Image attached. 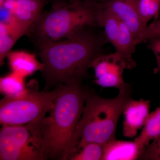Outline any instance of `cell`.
Here are the masks:
<instances>
[{"instance_id":"cell-3","label":"cell","mask_w":160,"mask_h":160,"mask_svg":"<svg viewBox=\"0 0 160 160\" xmlns=\"http://www.w3.org/2000/svg\"><path fill=\"white\" fill-rule=\"evenodd\" d=\"M103 9L102 3L90 0L55 2L43 12L27 35L33 42H56L87 27L102 28Z\"/></svg>"},{"instance_id":"cell-7","label":"cell","mask_w":160,"mask_h":160,"mask_svg":"<svg viewBox=\"0 0 160 160\" xmlns=\"http://www.w3.org/2000/svg\"><path fill=\"white\" fill-rule=\"evenodd\" d=\"M95 83L103 88H115L119 91L128 88L130 85L126 83L123 73L127 69L126 63L116 52L106 54L101 53L92 62Z\"/></svg>"},{"instance_id":"cell-2","label":"cell","mask_w":160,"mask_h":160,"mask_svg":"<svg viewBox=\"0 0 160 160\" xmlns=\"http://www.w3.org/2000/svg\"><path fill=\"white\" fill-rule=\"evenodd\" d=\"M54 89V108L40 122L31 123L32 133L45 160H67L76 152L74 136L84 111L87 89L82 83Z\"/></svg>"},{"instance_id":"cell-6","label":"cell","mask_w":160,"mask_h":160,"mask_svg":"<svg viewBox=\"0 0 160 160\" xmlns=\"http://www.w3.org/2000/svg\"><path fill=\"white\" fill-rule=\"evenodd\" d=\"M0 160H44L29 124L3 126L0 130Z\"/></svg>"},{"instance_id":"cell-9","label":"cell","mask_w":160,"mask_h":160,"mask_svg":"<svg viewBox=\"0 0 160 160\" xmlns=\"http://www.w3.org/2000/svg\"><path fill=\"white\" fill-rule=\"evenodd\" d=\"M150 101L141 98L132 99L123 112L125 120L123 123V134L126 138L136 136L138 131L146 124L149 114Z\"/></svg>"},{"instance_id":"cell-16","label":"cell","mask_w":160,"mask_h":160,"mask_svg":"<svg viewBox=\"0 0 160 160\" xmlns=\"http://www.w3.org/2000/svg\"><path fill=\"white\" fill-rule=\"evenodd\" d=\"M103 9L102 29L107 42L113 46L119 31L121 22L109 10L103 7Z\"/></svg>"},{"instance_id":"cell-13","label":"cell","mask_w":160,"mask_h":160,"mask_svg":"<svg viewBox=\"0 0 160 160\" xmlns=\"http://www.w3.org/2000/svg\"><path fill=\"white\" fill-rule=\"evenodd\" d=\"M44 5L43 0H15L10 12L18 20L31 27L42 14Z\"/></svg>"},{"instance_id":"cell-24","label":"cell","mask_w":160,"mask_h":160,"mask_svg":"<svg viewBox=\"0 0 160 160\" xmlns=\"http://www.w3.org/2000/svg\"><path fill=\"white\" fill-rule=\"evenodd\" d=\"M5 1V0H0V7L2 6L3 4Z\"/></svg>"},{"instance_id":"cell-4","label":"cell","mask_w":160,"mask_h":160,"mask_svg":"<svg viewBox=\"0 0 160 160\" xmlns=\"http://www.w3.org/2000/svg\"><path fill=\"white\" fill-rule=\"evenodd\" d=\"M131 86L114 98H105L93 89H87V96L82 117L74 136L76 152L88 143L104 146L117 139L119 119L132 99Z\"/></svg>"},{"instance_id":"cell-14","label":"cell","mask_w":160,"mask_h":160,"mask_svg":"<svg viewBox=\"0 0 160 160\" xmlns=\"http://www.w3.org/2000/svg\"><path fill=\"white\" fill-rule=\"evenodd\" d=\"M160 135V105L155 111L149 113L141 134L135 139L141 149V154L150 142Z\"/></svg>"},{"instance_id":"cell-20","label":"cell","mask_w":160,"mask_h":160,"mask_svg":"<svg viewBox=\"0 0 160 160\" xmlns=\"http://www.w3.org/2000/svg\"><path fill=\"white\" fill-rule=\"evenodd\" d=\"M159 37H160V18L154 20L152 22L147 25L137 43L138 45Z\"/></svg>"},{"instance_id":"cell-18","label":"cell","mask_w":160,"mask_h":160,"mask_svg":"<svg viewBox=\"0 0 160 160\" xmlns=\"http://www.w3.org/2000/svg\"><path fill=\"white\" fill-rule=\"evenodd\" d=\"M103 146L98 143H88L70 158L71 160H102Z\"/></svg>"},{"instance_id":"cell-12","label":"cell","mask_w":160,"mask_h":160,"mask_svg":"<svg viewBox=\"0 0 160 160\" xmlns=\"http://www.w3.org/2000/svg\"><path fill=\"white\" fill-rule=\"evenodd\" d=\"M120 22L119 31L113 47L116 52L126 63L127 69H132L136 66L133 55L137 43L129 28L124 23Z\"/></svg>"},{"instance_id":"cell-19","label":"cell","mask_w":160,"mask_h":160,"mask_svg":"<svg viewBox=\"0 0 160 160\" xmlns=\"http://www.w3.org/2000/svg\"><path fill=\"white\" fill-rule=\"evenodd\" d=\"M18 40L7 30L4 24L0 23V66H2L5 59Z\"/></svg>"},{"instance_id":"cell-8","label":"cell","mask_w":160,"mask_h":160,"mask_svg":"<svg viewBox=\"0 0 160 160\" xmlns=\"http://www.w3.org/2000/svg\"><path fill=\"white\" fill-rule=\"evenodd\" d=\"M138 2L139 0H107L102 3L105 9L129 28L136 42L145 29L140 16Z\"/></svg>"},{"instance_id":"cell-22","label":"cell","mask_w":160,"mask_h":160,"mask_svg":"<svg viewBox=\"0 0 160 160\" xmlns=\"http://www.w3.org/2000/svg\"><path fill=\"white\" fill-rule=\"evenodd\" d=\"M147 47L154 54L157 62V66L153 70L154 73L160 72V37L149 40Z\"/></svg>"},{"instance_id":"cell-21","label":"cell","mask_w":160,"mask_h":160,"mask_svg":"<svg viewBox=\"0 0 160 160\" xmlns=\"http://www.w3.org/2000/svg\"><path fill=\"white\" fill-rule=\"evenodd\" d=\"M138 160H160V135L146 146Z\"/></svg>"},{"instance_id":"cell-5","label":"cell","mask_w":160,"mask_h":160,"mask_svg":"<svg viewBox=\"0 0 160 160\" xmlns=\"http://www.w3.org/2000/svg\"><path fill=\"white\" fill-rule=\"evenodd\" d=\"M55 89L39 91L26 88L14 97L5 96L0 101V123L2 126L25 125L40 122L54 107Z\"/></svg>"},{"instance_id":"cell-15","label":"cell","mask_w":160,"mask_h":160,"mask_svg":"<svg viewBox=\"0 0 160 160\" xmlns=\"http://www.w3.org/2000/svg\"><path fill=\"white\" fill-rule=\"evenodd\" d=\"M25 78L12 71L0 78V91L5 96L19 95L26 90Z\"/></svg>"},{"instance_id":"cell-1","label":"cell","mask_w":160,"mask_h":160,"mask_svg":"<svg viewBox=\"0 0 160 160\" xmlns=\"http://www.w3.org/2000/svg\"><path fill=\"white\" fill-rule=\"evenodd\" d=\"M100 28L86 27L62 41L34 42L43 65L41 72L46 83L44 90L82 83L92 61L108 42Z\"/></svg>"},{"instance_id":"cell-10","label":"cell","mask_w":160,"mask_h":160,"mask_svg":"<svg viewBox=\"0 0 160 160\" xmlns=\"http://www.w3.org/2000/svg\"><path fill=\"white\" fill-rule=\"evenodd\" d=\"M12 71L26 78L37 71H42L43 65L35 55L23 50L11 51L7 56Z\"/></svg>"},{"instance_id":"cell-17","label":"cell","mask_w":160,"mask_h":160,"mask_svg":"<svg viewBox=\"0 0 160 160\" xmlns=\"http://www.w3.org/2000/svg\"><path fill=\"white\" fill-rule=\"evenodd\" d=\"M139 10L145 29L152 19H157L160 13V0H139Z\"/></svg>"},{"instance_id":"cell-23","label":"cell","mask_w":160,"mask_h":160,"mask_svg":"<svg viewBox=\"0 0 160 160\" xmlns=\"http://www.w3.org/2000/svg\"><path fill=\"white\" fill-rule=\"evenodd\" d=\"M70 1H72V0H70ZM90 1L97 2L98 3H102L106 2L107 0H90Z\"/></svg>"},{"instance_id":"cell-11","label":"cell","mask_w":160,"mask_h":160,"mask_svg":"<svg viewBox=\"0 0 160 160\" xmlns=\"http://www.w3.org/2000/svg\"><path fill=\"white\" fill-rule=\"evenodd\" d=\"M141 155L139 147L135 141L115 139L103 146L102 160H135Z\"/></svg>"}]
</instances>
